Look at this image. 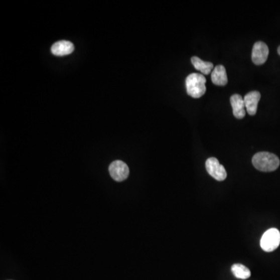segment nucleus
I'll return each instance as SVG.
<instances>
[{
    "label": "nucleus",
    "mask_w": 280,
    "mask_h": 280,
    "mask_svg": "<svg viewBox=\"0 0 280 280\" xmlns=\"http://www.w3.org/2000/svg\"><path fill=\"white\" fill-rule=\"evenodd\" d=\"M191 62H192L194 67L196 68V69H197L199 71H200L202 74H209V73H211L213 68H214V66H213L212 62H204V61H202V59H199L197 56H193L191 59Z\"/></svg>",
    "instance_id": "obj_11"
},
{
    "label": "nucleus",
    "mask_w": 280,
    "mask_h": 280,
    "mask_svg": "<svg viewBox=\"0 0 280 280\" xmlns=\"http://www.w3.org/2000/svg\"><path fill=\"white\" fill-rule=\"evenodd\" d=\"M230 104L234 117L238 119L244 118L246 114L244 98L240 94H233L230 97Z\"/></svg>",
    "instance_id": "obj_8"
},
{
    "label": "nucleus",
    "mask_w": 280,
    "mask_h": 280,
    "mask_svg": "<svg viewBox=\"0 0 280 280\" xmlns=\"http://www.w3.org/2000/svg\"><path fill=\"white\" fill-rule=\"evenodd\" d=\"M232 272L235 277L241 279H246L251 276V271L247 267L241 264H233L231 268Z\"/></svg>",
    "instance_id": "obj_12"
},
{
    "label": "nucleus",
    "mask_w": 280,
    "mask_h": 280,
    "mask_svg": "<svg viewBox=\"0 0 280 280\" xmlns=\"http://www.w3.org/2000/svg\"><path fill=\"white\" fill-rule=\"evenodd\" d=\"M268 47L266 44L262 42H256L253 46L252 54H251V59L254 64L257 66L264 64L268 59Z\"/></svg>",
    "instance_id": "obj_6"
},
{
    "label": "nucleus",
    "mask_w": 280,
    "mask_h": 280,
    "mask_svg": "<svg viewBox=\"0 0 280 280\" xmlns=\"http://www.w3.org/2000/svg\"><path fill=\"white\" fill-rule=\"evenodd\" d=\"M206 168L209 175L219 182L224 181L227 178V171L223 165L216 158H210L206 161Z\"/></svg>",
    "instance_id": "obj_4"
},
{
    "label": "nucleus",
    "mask_w": 280,
    "mask_h": 280,
    "mask_svg": "<svg viewBox=\"0 0 280 280\" xmlns=\"http://www.w3.org/2000/svg\"><path fill=\"white\" fill-rule=\"evenodd\" d=\"M212 82L216 86H225L228 82L227 71L222 65L216 66L211 74Z\"/></svg>",
    "instance_id": "obj_10"
},
{
    "label": "nucleus",
    "mask_w": 280,
    "mask_h": 280,
    "mask_svg": "<svg viewBox=\"0 0 280 280\" xmlns=\"http://www.w3.org/2000/svg\"><path fill=\"white\" fill-rule=\"evenodd\" d=\"M206 79L202 74L192 73L188 76L185 81L187 93L193 98H199L206 91Z\"/></svg>",
    "instance_id": "obj_2"
},
{
    "label": "nucleus",
    "mask_w": 280,
    "mask_h": 280,
    "mask_svg": "<svg viewBox=\"0 0 280 280\" xmlns=\"http://www.w3.org/2000/svg\"><path fill=\"white\" fill-rule=\"evenodd\" d=\"M252 164L258 171L271 172L278 168L280 161L275 154L268 152H259L253 157Z\"/></svg>",
    "instance_id": "obj_1"
},
{
    "label": "nucleus",
    "mask_w": 280,
    "mask_h": 280,
    "mask_svg": "<svg viewBox=\"0 0 280 280\" xmlns=\"http://www.w3.org/2000/svg\"><path fill=\"white\" fill-rule=\"evenodd\" d=\"M109 173L116 182H122L128 178L129 168L125 163L121 161H114L109 166Z\"/></svg>",
    "instance_id": "obj_5"
},
{
    "label": "nucleus",
    "mask_w": 280,
    "mask_h": 280,
    "mask_svg": "<svg viewBox=\"0 0 280 280\" xmlns=\"http://www.w3.org/2000/svg\"><path fill=\"white\" fill-rule=\"evenodd\" d=\"M260 244L263 251L266 252L275 251L280 244V232L275 228L267 230L263 234Z\"/></svg>",
    "instance_id": "obj_3"
},
{
    "label": "nucleus",
    "mask_w": 280,
    "mask_h": 280,
    "mask_svg": "<svg viewBox=\"0 0 280 280\" xmlns=\"http://www.w3.org/2000/svg\"><path fill=\"white\" fill-rule=\"evenodd\" d=\"M52 53L55 56H64L69 55L74 51V45L68 41H59L52 46Z\"/></svg>",
    "instance_id": "obj_9"
},
{
    "label": "nucleus",
    "mask_w": 280,
    "mask_h": 280,
    "mask_svg": "<svg viewBox=\"0 0 280 280\" xmlns=\"http://www.w3.org/2000/svg\"><path fill=\"white\" fill-rule=\"evenodd\" d=\"M260 99H261V93L258 91L249 92L246 94L244 100L249 115H254L256 114Z\"/></svg>",
    "instance_id": "obj_7"
},
{
    "label": "nucleus",
    "mask_w": 280,
    "mask_h": 280,
    "mask_svg": "<svg viewBox=\"0 0 280 280\" xmlns=\"http://www.w3.org/2000/svg\"><path fill=\"white\" fill-rule=\"evenodd\" d=\"M278 54L280 56V46L278 48Z\"/></svg>",
    "instance_id": "obj_13"
}]
</instances>
